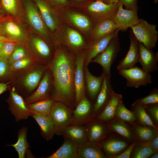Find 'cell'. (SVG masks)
<instances>
[{
	"instance_id": "6da1fadb",
	"label": "cell",
	"mask_w": 158,
	"mask_h": 158,
	"mask_svg": "<svg viewBox=\"0 0 158 158\" xmlns=\"http://www.w3.org/2000/svg\"><path fill=\"white\" fill-rule=\"evenodd\" d=\"M54 48V57L47 66L53 78L50 98L73 109L76 106L74 75L76 54L64 46Z\"/></svg>"
},
{
	"instance_id": "7a4b0ae2",
	"label": "cell",
	"mask_w": 158,
	"mask_h": 158,
	"mask_svg": "<svg viewBox=\"0 0 158 158\" xmlns=\"http://www.w3.org/2000/svg\"><path fill=\"white\" fill-rule=\"evenodd\" d=\"M48 69L47 66L36 63L23 70L13 73L7 82L9 88L25 99L35 91Z\"/></svg>"
},
{
	"instance_id": "3957f363",
	"label": "cell",
	"mask_w": 158,
	"mask_h": 158,
	"mask_svg": "<svg viewBox=\"0 0 158 158\" xmlns=\"http://www.w3.org/2000/svg\"><path fill=\"white\" fill-rule=\"evenodd\" d=\"M51 36L54 47L64 46L75 54L86 49L88 47L87 41L82 33L63 23L51 33Z\"/></svg>"
},
{
	"instance_id": "277c9868",
	"label": "cell",
	"mask_w": 158,
	"mask_h": 158,
	"mask_svg": "<svg viewBox=\"0 0 158 158\" xmlns=\"http://www.w3.org/2000/svg\"><path fill=\"white\" fill-rule=\"evenodd\" d=\"M57 14L62 23L79 31L87 42L95 24L87 16L78 8L69 6L58 10Z\"/></svg>"
},
{
	"instance_id": "5b68a950",
	"label": "cell",
	"mask_w": 158,
	"mask_h": 158,
	"mask_svg": "<svg viewBox=\"0 0 158 158\" xmlns=\"http://www.w3.org/2000/svg\"><path fill=\"white\" fill-rule=\"evenodd\" d=\"M24 15L32 29L52 45L51 34L45 25L39 9L32 0H23Z\"/></svg>"
},
{
	"instance_id": "8992f818",
	"label": "cell",
	"mask_w": 158,
	"mask_h": 158,
	"mask_svg": "<svg viewBox=\"0 0 158 158\" xmlns=\"http://www.w3.org/2000/svg\"><path fill=\"white\" fill-rule=\"evenodd\" d=\"M119 6L118 2L107 4L95 0L74 7L85 13L96 23L105 19H111L117 11Z\"/></svg>"
},
{
	"instance_id": "52a82bcc",
	"label": "cell",
	"mask_w": 158,
	"mask_h": 158,
	"mask_svg": "<svg viewBox=\"0 0 158 158\" xmlns=\"http://www.w3.org/2000/svg\"><path fill=\"white\" fill-rule=\"evenodd\" d=\"M25 46L38 63L48 66L54 57V46L40 36L28 37Z\"/></svg>"
},
{
	"instance_id": "ba28073f",
	"label": "cell",
	"mask_w": 158,
	"mask_h": 158,
	"mask_svg": "<svg viewBox=\"0 0 158 158\" xmlns=\"http://www.w3.org/2000/svg\"><path fill=\"white\" fill-rule=\"evenodd\" d=\"M120 50L119 39L117 35L110 41L105 49L93 58L90 63L99 64L102 68L103 73L107 77L110 78L111 66Z\"/></svg>"
},
{
	"instance_id": "9c48e42d",
	"label": "cell",
	"mask_w": 158,
	"mask_h": 158,
	"mask_svg": "<svg viewBox=\"0 0 158 158\" xmlns=\"http://www.w3.org/2000/svg\"><path fill=\"white\" fill-rule=\"evenodd\" d=\"M155 24H150L143 19L132 27L131 30L136 39L145 47L152 49L156 46L158 38V32Z\"/></svg>"
},
{
	"instance_id": "30bf717a",
	"label": "cell",
	"mask_w": 158,
	"mask_h": 158,
	"mask_svg": "<svg viewBox=\"0 0 158 158\" xmlns=\"http://www.w3.org/2000/svg\"><path fill=\"white\" fill-rule=\"evenodd\" d=\"M0 35L25 46L28 37L26 30L21 25L6 17L0 20Z\"/></svg>"
},
{
	"instance_id": "8fae6325",
	"label": "cell",
	"mask_w": 158,
	"mask_h": 158,
	"mask_svg": "<svg viewBox=\"0 0 158 158\" xmlns=\"http://www.w3.org/2000/svg\"><path fill=\"white\" fill-rule=\"evenodd\" d=\"M73 111L62 102H55L50 115L54 123L55 134L62 135L66 128L70 125Z\"/></svg>"
},
{
	"instance_id": "7c38bea8",
	"label": "cell",
	"mask_w": 158,
	"mask_h": 158,
	"mask_svg": "<svg viewBox=\"0 0 158 158\" xmlns=\"http://www.w3.org/2000/svg\"><path fill=\"white\" fill-rule=\"evenodd\" d=\"M118 73L126 79L128 87L137 88L152 83L151 73L136 66L129 68L119 70Z\"/></svg>"
},
{
	"instance_id": "4fadbf2b",
	"label": "cell",
	"mask_w": 158,
	"mask_h": 158,
	"mask_svg": "<svg viewBox=\"0 0 158 158\" xmlns=\"http://www.w3.org/2000/svg\"><path fill=\"white\" fill-rule=\"evenodd\" d=\"M87 49L76 55L75 68L74 75L76 106L85 96L86 89L84 64Z\"/></svg>"
},
{
	"instance_id": "5bb4252c",
	"label": "cell",
	"mask_w": 158,
	"mask_h": 158,
	"mask_svg": "<svg viewBox=\"0 0 158 158\" xmlns=\"http://www.w3.org/2000/svg\"><path fill=\"white\" fill-rule=\"evenodd\" d=\"M53 86L52 74L48 68L44 74L35 91L24 99L26 104H28L50 98Z\"/></svg>"
},
{
	"instance_id": "9a60e30c",
	"label": "cell",
	"mask_w": 158,
	"mask_h": 158,
	"mask_svg": "<svg viewBox=\"0 0 158 158\" xmlns=\"http://www.w3.org/2000/svg\"><path fill=\"white\" fill-rule=\"evenodd\" d=\"M33 1L37 5L45 25L51 34L63 23L58 16L57 11L45 0Z\"/></svg>"
},
{
	"instance_id": "2e32d148",
	"label": "cell",
	"mask_w": 158,
	"mask_h": 158,
	"mask_svg": "<svg viewBox=\"0 0 158 158\" xmlns=\"http://www.w3.org/2000/svg\"><path fill=\"white\" fill-rule=\"evenodd\" d=\"M9 95L6 101L8 109L13 116L16 121L27 120L30 116V111L24 99L13 90L9 88Z\"/></svg>"
},
{
	"instance_id": "e0dca14e",
	"label": "cell",
	"mask_w": 158,
	"mask_h": 158,
	"mask_svg": "<svg viewBox=\"0 0 158 158\" xmlns=\"http://www.w3.org/2000/svg\"><path fill=\"white\" fill-rule=\"evenodd\" d=\"M138 10L123 9L122 5L119 3L117 11L111 19L117 26L120 30L124 31L128 28H131L139 22Z\"/></svg>"
},
{
	"instance_id": "ac0fdd59",
	"label": "cell",
	"mask_w": 158,
	"mask_h": 158,
	"mask_svg": "<svg viewBox=\"0 0 158 158\" xmlns=\"http://www.w3.org/2000/svg\"><path fill=\"white\" fill-rule=\"evenodd\" d=\"M91 111V103L85 96L73 110L70 125H83L91 121L94 117Z\"/></svg>"
},
{
	"instance_id": "d6986e66",
	"label": "cell",
	"mask_w": 158,
	"mask_h": 158,
	"mask_svg": "<svg viewBox=\"0 0 158 158\" xmlns=\"http://www.w3.org/2000/svg\"><path fill=\"white\" fill-rule=\"evenodd\" d=\"M130 46L125 57L120 61L116 67L118 70L134 67L138 63L139 56V42L134 36L131 30L130 31Z\"/></svg>"
},
{
	"instance_id": "ffe728a7",
	"label": "cell",
	"mask_w": 158,
	"mask_h": 158,
	"mask_svg": "<svg viewBox=\"0 0 158 158\" xmlns=\"http://www.w3.org/2000/svg\"><path fill=\"white\" fill-rule=\"evenodd\" d=\"M139 56L138 62L145 71L152 73L158 70V52H154L152 49H149L139 42Z\"/></svg>"
},
{
	"instance_id": "44dd1931",
	"label": "cell",
	"mask_w": 158,
	"mask_h": 158,
	"mask_svg": "<svg viewBox=\"0 0 158 158\" xmlns=\"http://www.w3.org/2000/svg\"><path fill=\"white\" fill-rule=\"evenodd\" d=\"M119 31V29H117L88 45L84 60V67L88 66L91 60L105 49L110 41L114 37L118 35Z\"/></svg>"
},
{
	"instance_id": "7402d4cb",
	"label": "cell",
	"mask_w": 158,
	"mask_h": 158,
	"mask_svg": "<svg viewBox=\"0 0 158 158\" xmlns=\"http://www.w3.org/2000/svg\"><path fill=\"white\" fill-rule=\"evenodd\" d=\"M118 28L111 19H106L96 23L91 31L88 45L108 35Z\"/></svg>"
},
{
	"instance_id": "603a6c76",
	"label": "cell",
	"mask_w": 158,
	"mask_h": 158,
	"mask_svg": "<svg viewBox=\"0 0 158 158\" xmlns=\"http://www.w3.org/2000/svg\"><path fill=\"white\" fill-rule=\"evenodd\" d=\"M30 116L35 120L40 130V134L47 141L51 140L55 134L54 122L50 115L44 116L30 111Z\"/></svg>"
},
{
	"instance_id": "cb8c5ba5",
	"label": "cell",
	"mask_w": 158,
	"mask_h": 158,
	"mask_svg": "<svg viewBox=\"0 0 158 158\" xmlns=\"http://www.w3.org/2000/svg\"><path fill=\"white\" fill-rule=\"evenodd\" d=\"M62 135L65 139L78 146L88 141L86 127L83 125H69L66 128Z\"/></svg>"
},
{
	"instance_id": "d4e9b609",
	"label": "cell",
	"mask_w": 158,
	"mask_h": 158,
	"mask_svg": "<svg viewBox=\"0 0 158 158\" xmlns=\"http://www.w3.org/2000/svg\"><path fill=\"white\" fill-rule=\"evenodd\" d=\"M103 73V80L100 91L97 97L94 106V111L96 113L107 105L113 90L110 82V78Z\"/></svg>"
},
{
	"instance_id": "484cf974",
	"label": "cell",
	"mask_w": 158,
	"mask_h": 158,
	"mask_svg": "<svg viewBox=\"0 0 158 158\" xmlns=\"http://www.w3.org/2000/svg\"><path fill=\"white\" fill-rule=\"evenodd\" d=\"M86 89L92 99H95L100 91L103 80V73L99 76L93 75L89 71L88 66L84 67Z\"/></svg>"
},
{
	"instance_id": "4316f807",
	"label": "cell",
	"mask_w": 158,
	"mask_h": 158,
	"mask_svg": "<svg viewBox=\"0 0 158 158\" xmlns=\"http://www.w3.org/2000/svg\"><path fill=\"white\" fill-rule=\"evenodd\" d=\"M122 95L112 91L110 98L105 107L102 112L97 116L98 120L100 122H106L111 120L115 116L116 107L122 101Z\"/></svg>"
},
{
	"instance_id": "83f0119b",
	"label": "cell",
	"mask_w": 158,
	"mask_h": 158,
	"mask_svg": "<svg viewBox=\"0 0 158 158\" xmlns=\"http://www.w3.org/2000/svg\"><path fill=\"white\" fill-rule=\"evenodd\" d=\"M79 158H104L105 157L100 145L97 142L87 141L78 147Z\"/></svg>"
},
{
	"instance_id": "f1b7e54d",
	"label": "cell",
	"mask_w": 158,
	"mask_h": 158,
	"mask_svg": "<svg viewBox=\"0 0 158 158\" xmlns=\"http://www.w3.org/2000/svg\"><path fill=\"white\" fill-rule=\"evenodd\" d=\"M0 3L5 13L15 19H20L24 15L23 0H1Z\"/></svg>"
},
{
	"instance_id": "f546056e",
	"label": "cell",
	"mask_w": 158,
	"mask_h": 158,
	"mask_svg": "<svg viewBox=\"0 0 158 158\" xmlns=\"http://www.w3.org/2000/svg\"><path fill=\"white\" fill-rule=\"evenodd\" d=\"M78 147L68 139H65L60 147L46 158H79L77 154Z\"/></svg>"
},
{
	"instance_id": "4dcf8cb0",
	"label": "cell",
	"mask_w": 158,
	"mask_h": 158,
	"mask_svg": "<svg viewBox=\"0 0 158 158\" xmlns=\"http://www.w3.org/2000/svg\"><path fill=\"white\" fill-rule=\"evenodd\" d=\"M28 131L27 128L23 127L18 131V139L16 143L6 145L13 147L18 153L19 158H25L26 152L30 147L27 141Z\"/></svg>"
},
{
	"instance_id": "1f68e13d",
	"label": "cell",
	"mask_w": 158,
	"mask_h": 158,
	"mask_svg": "<svg viewBox=\"0 0 158 158\" xmlns=\"http://www.w3.org/2000/svg\"><path fill=\"white\" fill-rule=\"evenodd\" d=\"M86 127L88 141L98 142L103 139L106 131L104 126L97 121L90 123Z\"/></svg>"
},
{
	"instance_id": "d6a6232c",
	"label": "cell",
	"mask_w": 158,
	"mask_h": 158,
	"mask_svg": "<svg viewBox=\"0 0 158 158\" xmlns=\"http://www.w3.org/2000/svg\"><path fill=\"white\" fill-rule=\"evenodd\" d=\"M56 101L51 98L27 104L30 111L40 115L50 114L52 107Z\"/></svg>"
},
{
	"instance_id": "836d02e7",
	"label": "cell",
	"mask_w": 158,
	"mask_h": 158,
	"mask_svg": "<svg viewBox=\"0 0 158 158\" xmlns=\"http://www.w3.org/2000/svg\"><path fill=\"white\" fill-rule=\"evenodd\" d=\"M134 109L133 113L138 122L142 125L152 127L156 129L157 128L154 124L150 117L146 112L145 106L139 103L137 100L132 105Z\"/></svg>"
},
{
	"instance_id": "e575fe53",
	"label": "cell",
	"mask_w": 158,
	"mask_h": 158,
	"mask_svg": "<svg viewBox=\"0 0 158 158\" xmlns=\"http://www.w3.org/2000/svg\"><path fill=\"white\" fill-rule=\"evenodd\" d=\"M127 143L121 140L113 139L104 142L102 148L105 152L110 157L116 155L128 146Z\"/></svg>"
},
{
	"instance_id": "d590c367",
	"label": "cell",
	"mask_w": 158,
	"mask_h": 158,
	"mask_svg": "<svg viewBox=\"0 0 158 158\" xmlns=\"http://www.w3.org/2000/svg\"><path fill=\"white\" fill-rule=\"evenodd\" d=\"M109 128L126 139H131L133 134L129 127L124 121L118 119L111 120L108 124Z\"/></svg>"
},
{
	"instance_id": "8d00e7d4",
	"label": "cell",
	"mask_w": 158,
	"mask_h": 158,
	"mask_svg": "<svg viewBox=\"0 0 158 158\" xmlns=\"http://www.w3.org/2000/svg\"><path fill=\"white\" fill-rule=\"evenodd\" d=\"M134 132L142 142L149 141L157 134V129L150 126L142 125L135 126Z\"/></svg>"
},
{
	"instance_id": "74e56055",
	"label": "cell",
	"mask_w": 158,
	"mask_h": 158,
	"mask_svg": "<svg viewBox=\"0 0 158 158\" xmlns=\"http://www.w3.org/2000/svg\"><path fill=\"white\" fill-rule=\"evenodd\" d=\"M115 116L118 119L127 122H133L137 120L134 113L126 108L122 101L116 107Z\"/></svg>"
},
{
	"instance_id": "f35d334b",
	"label": "cell",
	"mask_w": 158,
	"mask_h": 158,
	"mask_svg": "<svg viewBox=\"0 0 158 158\" xmlns=\"http://www.w3.org/2000/svg\"><path fill=\"white\" fill-rule=\"evenodd\" d=\"M31 56L29 51L24 45L17 43L10 59L8 60L10 65L18 60Z\"/></svg>"
},
{
	"instance_id": "ab89813d",
	"label": "cell",
	"mask_w": 158,
	"mask_h": 158,
	"mask_svg": "<svg viewBox=\"0 0 158 158\" xmlns=\"http://www.w3.org/2000/svg\"><path fill=\"white\" fill-rule=\"evenodd\" d=\"M36 63H37L31 56L16 61L10 65L11 74L23 70Z\"/></svg>"
},
{
	"instance_id": "60d3db41",
	"label": "cell",
	"mask_w": 158,
	"mask_h": 158,
	"mask_svg": "<svg viewBox=\"0 0 158 158\" xmlns=\"http://www.w3.org/2000/svg\"><path fill=\"white\" fill-rule=\"evenodd\" d=\"M137 147L135 150L133 154V157L134 158H148L157 153L153 148L148 146L140 144Z\"/></svg>"
},
{
	"instance_id": "b9f144b4",
	"label": "cell",
	"mask_w": 158,
	"mask_h": 158,
	"mask_svg": "<svg viewBox=\"0 0 158 158\" xmlns=\"http://www.w3.org/2000/svg\"><path fill=\"white\" fill-rule=\"evenodd\" d=\"M11 75L10 65L8 60L0 56V80H7L8 81Z\"/></svg>"
},
{
	"instance_id": "7bdbcfd3",
	"label": "cell",
	"mask_w": 158,
	"mask_h": 158,
	"mask_svg": "<svg viewBox=\"0 0 158 158\" xmlns=\"http://www.w3.org/2000/svg\"><path fill=\"white\" fill-rule=\"evenodd\" d=\"M142 105L146 106L148 104L158 103V89L154 88L147 96L137 100Z\"/></svg>"
},
{
	"instance_id": "ee69618b",
	"label": "cell",
	"mask_w": 158,
	"mask_h": 158,
	"mask_svg": "<svg viewBox=\"0 0 158 158\" xmlns=\"http://www.w3.org/2000/svg\"><path fill=\"white\" fill-rule=\"evenodd\" d=\"M17 43L15 42H5L0 50V56L8 60L11 56Z\"/></svg>"
},
{
	"instance_id": "f6af8a7d",
	"label": "cell",
	"mask_w": 158,
	"mask_h": 158,
	"mask_svg": "<svg viewBox=\"0 0 158 158\" xmlns=\"http://www.w3.org/2000/svg\"><path fill=\"white\" fill-rule=\"evenodd\" d=\"M118 3L124 6L128 10H138V0H119Z\"/></svg>"
},
{
	"instance_id": "bcb514c9",
	"label": "cell",
	"mask_w": 158,
	"mask_h": 158,
	"mask_svg": "<svg viewBox=\"0 0 158 158\" xmlns=\"http://www.w3.org/2000/svg\"><path fill=\"white\" fill-rule=\"evenodd\" d=\"M57 11L68 6L67 0H45Z\"/></svg>"
},
{
	"instance_id": "7dc6e473",
	"label": "cell",
	"mask_w": 158,
	"mask_h": 158,
	"mask_svg": "<svg viewBox=\"0 0 158 158\" xmlns=\"http://www.w3.org/2000/svg\"><path fill=\"white\" fill-rule=\"evenodd\" d=\"M140 144L150 147L153 148L156 152H157L158 150V136L156 134L152 139L145 142H142Z\"/></svg>"
},
{
	"instance_id": "c3c4849f",
	"label": "cell",
	"mask_w": 158,
	"mask_h": 158,
	"mask_svg": "<svg viewBox=\"0 0 158 158\" xmlns=\"http://www.w3.org/2000/svg\"><path fill=\"white\" fill-rule=\"evenodd\" d=\"M136 143L137 142L136 141H134L123 152L119 154L113 156L111 157L114 158H129L131 153Z\"/></svg>"
},
{
	"instance_id": "681fc988",
	"label": "cell",
	"mask_w": 158,
	"mask_h": 158,
	"mask_svg": "<svg viewBox=\"0 0 158 158\" xmlns=\"http://www.w3.org/2000/svg\"><path fill=\"white\" fill-rule=\"evenodd\" d=\"M149 108V111L153 119L156 122H158V103L154 104Z\"/></svg>"
},
{
	"instance_id": "f907efd6",
	"label": "cell",
	"mask_w": 158,
	"mask_h": 158,
	"mask_svg": "<svg viewBox=\"0 0 158 158\" xmlns=\"http://www.w3.org/2000/svg\"><path fill=\"white\" fill-rule=\"evenodd\" d=\"M68 6L73 7H77L95 0H67Z\"/></svg>"
},
{
	"instance_id": "816d5d0a",
	"label": "cell",
	"mask_w": 158,
	"mask_h": 158,
	"mask_svg": "<svg viewBox=\"0 0 158 158\" xmlns=\"http://www.w3.org/2000/svg\"><path fill=\"white\" fill-rule=\"evenodd\" d=\"M9 88L8 83H0V95Z\"/></svg>"
},
{
	"instance_id": "f5cc1de1",
	"label": "cell",
	"mask_w": 158,
	"mask_h": 158,
	"mask_svg": "<svg viewBox=\"0 0 158 158\" xmlns=\"http://www.w3.org/2000/svg\"><path fill=\"white\" fill-rule=\"evenodd\" d=\"M99 0L103 3L107 4H110L118 2L119 0Z\"/></svg>"
},
{
	"instance_id": "db71d44e",
	"label": "cell",
	"mask_w": 158,
	"mask_h": 158,
	"mask_svg": "<svg viewBox=\"0 0 158 158\" xmlns=\"http://www.w3.org/2000/svg\"><path fill=\"white\" fill-rule=\"evenodd\" d=\"M5 12L0 3V20L4 17Z\"/></svg>"
},
{
	"instance_id": "11a10c76",
	"label": "cell",
	"mask_w": 158,
	"mask_h": 158,
	"mask_svg": "<svg viewBox=\"0 0 158 158\" xmlns=\"http://www.w3.org/2000/svg\"><path fill=\"white\" fill-rule=\"evenodd\" d=\"M0 40L5 42H13L9 39L0 35Z\"/></svg>"
},
{
	"instance_id": "9f6ffc18",
	"label": "cell",
	"mask_w": 158,
	"mask_h": 158,
	"mask_svg": "<svg viewBox=\"0 0 158 158\" xmlns=\"http://www.w3.org/2000/svg\"><path fill=\"white\" fill-rule=\"evenodd\" d=\"M158 157V154L157 153H155L152 155L150 158H157Z\"/></svg>"
},
{
	"instance_id": "6f0895ef",
	"label": "cell",
	"mask_w": 158,
	"mask_h": 158,
	"mask_svg": "<svg viewBox=\"0 0 158 158\" xmlns=\"http://www.w3.org/2000/svg\"><path fill=\"white\" fill-rule=\"evenodd\" d=\"M5 42L0 40V50L4 45Z\"/></svg>"
},
{
	"instance_id": "680465c9",
	"label": "cell",
	"mask_w": 158,
	"mask_h": 158,
	"mask_svg": "<svg viewBox=\"0 0 158 158\" xmlns=\"http://www.w3.org/2000/svg\"><path fill=\"white\" fill-rule=\"evenodd\" d=\"M154 3H157L158 2V0H154Z\"/></svg>"
},
{
	"instance_id": "91938a15",
	"label": "cell",
	"mask_w": 158,
	"mask_h": 158,
	"mask_svg": "<svg viewBox=\"0 0 158 158\" xmlns=\"http://www.w3.org/2000/svg\"><path fill=\"white\" fill-rule=\"evenodd\" d=\"M1 1V0H0V2Z\"/></svg>"
}]
</instances>
